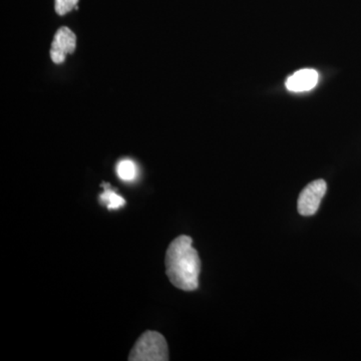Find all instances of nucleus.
<instances>
[{
  "instance_id": "obj_1",
  "label": "nucleus",
  "mask_w": 361,
  "mask_h": 361,
  "mask_svg": "<svg viewBox=\"0 0 361 361\" xmlns=\"http://www.w3.org/2000/svg\"><path fill=\"white\" fill-rule=\"evenodd\" d=\"M192 243L191 237L180 235L170 244L166 253V272L169 280L183 291H195L199 287L201 260Z\"/></svg>"
},
{
  "instance_id": "obj_2",
  "label": "nucleus",
  "mask_w": 361,
  "mask_h": 361,
  "mask_svg": "<svg viewBox=\"0 0 361 361\" xmlns=\"http://www.w3.org/2000/svg\"><path fill=\"white\" fill-rule=\"evenodd\" d=\"M129 360H169V348L165 337L157 331L144 332L130 351Z\"/></svg>"
},
{
  "instance_id": "obj_3",
  "label": "nucleus",
  "mask_w": 361,
  "mask_h": 361,
  "mask_svg": "<svg viewBox=\"0 0 361 361\" xmlns=\"http://www.w3.org/2000/svg\"><path fill=\"white\" fill-rule=\"evenodd\" d=\"M327 191V184L324 180L318 179L310 183L298 197L297 210L301 216H313L319 209L323 197Z\"/></svg>"
},
{
  "instance_id": "obj_4",
  "label": "nucleus",
  "mask_w": 361,
  "mask_h": 361,
  "mask_svg": "<svg viewBox=\"0 0 361 361\" xmlns=\"http://www.w3.org/2000/svg\"><path fill=\"white\" fill-rule=\"evenodd\" d=\"M77 47V37L66 26L59 28L52 40L51 56L54 63H63L68 54H73Z\"/></svg>"
},
{
  "instance_id": "obj_5",
  "label": "nucleus",
  "mask_w": 361,
  "mask_h": 361,
  "mask_svg": "<svg viewBox=\"0 0 361 361\" xmlns=\"http://www.w3.org/2000/svg\"><path fill=\"white\" fill-rule=\"evenodd\" d=\"M318 78L319 75L317 71L311 68H304V70L296 71L287 78L285 85L290 92H307L314 89L317 85Z\"/></svg>"
},
{
  "instance_id": "obj_6",
  "label": "nucleus",
  "mask_w": 361,
  "mask_h": 361,
  "mask_svg": "<svg viewBox=\"0 0 361 361\" xmlns=\"http://www.w3.org/2000/svg\"><path fill=\"white\" fill-rule=\"evenodd\" d=\"M104 192L99 196V202L108 207L109 210H116L126 205V200L122 196L111 189L110 184H103Z\"/></svg>"
},
{
  "instance_id": "obj_7",
  "label": "nucleus",
  "mask_w": 361,
  "mask_h": 361,
  "mask_svg": "<svg viewBox=\"0 0 361 361\" xmlns=\"http://www.w3.org/2000/svg\"><path fill=\"white\" fill-rule=\"evenodd\" d=\"M116 174L121 180H125V182H132L137 176V165L134 161L129 160V159L120 161L116 165Z\"/></svg>"
},
{
  "instance_id": "obj_8",
  "label": "nucleus",
  "mask_w": 361,
  "mask_h": 361,
  "mask_svg": "<svg viewBox=\"0 0 361 361\" xmlns=\"http://www.w3.org/2000/svg\"><path fill=\"white\" fill-rule=\"evenodd\" d=\"M54 8L59 16H65L71 13L73 8L78 9V0H54Z\"/></svg>"
}]
</instances>
